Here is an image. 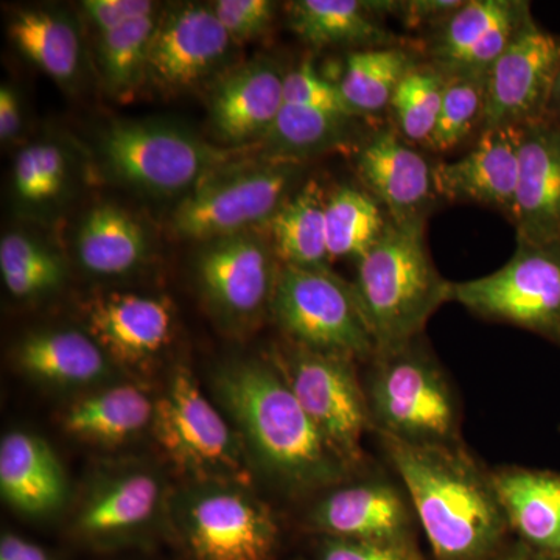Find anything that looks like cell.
I'll use <instances>...</instances> for the list:
<instances>
[{
    "mask_svg": "<svg viewBox=\"0 0 560 560\" xmlns=\"http://www.w3.org/2000/svg\"><path fill=\"white\" fill-rule=\"evenodd\" d=\"M436 560H490L511 530L492 471L463 444L411 445L381 436Z\"/></svg>",
    "mask_w": 560,
    "mask_h": 560,
    "instance_id": "cell-1",
    "label": "cell"
},
{
    "mask_svg": "<svg viewBox=\"0 0 560 560\" xmlns=\"http://www.w3.org/2000/svg\"><path fill=\"white\" fill-rule=\"evenodd\" d=\"M213 383L257 466L280 485L311 490L346 477L348 464L324 440L279 366L237 361Z\"/></svg>",
    "mask_w": 560,
    "mask_h": 560,
    "instance_id": "cell-2",
    "label": "cell"
},
{
    "mask_svg": "<svg viewBox=\"0 0 560 560\" xmlns=\"http://www.w3.org/2000/svg\"><path fill=\"white\" fill-rule=\"evenodd\" d=\"M357 265L353 289L374 338L375 355L418 340L433 313L448 302L451 282L431 259L425 220H389L381 241Z\"/></svg>",
    "mask_w": 560,
    "mask_h": 560,
    "instance_id": "cell-3",
    "label": "cell"
},
{
    "mask_svg": "<svg viewBox=\"0 0 560 560\" xmlns=\"http://www.w3.org/2000/svg\"><path fill=\"white\" fill-rule=\"evenodd\" d=\"M372 429L411 445H459L460 408L422 338L374 357L366 385Z\"/></svg>",
    "mask_w": 560,
    "mask_h": 560,
    "instance_id": "cell-4",
    "label": "cell"
},
{
    "mask_svg": "<svg viewBox=\"0 0 560 560\" xmlns=\"http://www.w3.org/2000/svg\"><path fill=\"white\" fill-rule=\"evenodd\" d=\"M271 311L301 348L353 361L377 352L355 289L329 268L282 265Z\"/></svg>",
    "mask_w": 560,
    "mask_h": 560,
    "instance_id": "cell-5",
    "label": "cell"
},
{
    "mask_svg": "<svg viewBox=\"0 0 560 560\" xmlns=\"http://www.w3.org/2000/svg\"><path fill=\"white\" fill-rule=\"evenodd\" d=\"M98 147L114 178L164 197L194 190L234 156L232 150L154 121H116L103 131Z\"/></svg>",
    "mask_w": 560,
    "mask_h": 560,
    "instance_id": "cell-6",
    "label": "cell"
},
{
    "mask_svg": "<svg viewBox=\"0 0 560 560\" xmlns=\"http://www.w3.org/2000/svg\"><path fill=\"white\" fill-rule=\"evenodd\" d=\"M448 302L560 346V242H517L515 253L500 270L451 282Z\"/></svg>",
    "mask_w": 560,
    "mask_h": 560,
    "instance_id": "cell-7",
    "label": "cell"
},
{
    "mask_svg": "<svg viewBox=\"0 0 560 560\" xmlns=\"http://www.w3.org/2000/svg\"><path fill=\"white\" fill-rule=\"evenodd\" d=\"M151 427L162 451L184 474L201 482L248 485L242 442L190 372L179 368L172 375L154 405Z\"/></svg>",
    "mask_w": 560,
    "mask_h": 560,
    "instance_id": "cell-8",
    "label": "cell"
},
{
    "mask_svg": "<svg viewBox=\"0 0 560 560\" xmlns=\"http://www.w3.org/2000/svg\"><path fill=\"white\" fill-rule=\"evenodd\" d=\"M302 171V162L265 160L243 171L213 173L179 202L173 231L212 242L267 224L291 197Z\"/></svg>",
    "mask_w": 560,
    "mask_h": 560,
    "instance_id": "cell-9",
    "label": "cell"
},
{
    "mask_svg": "<svg viewBox=\"0 0 560 560\" xmlns=\"http://www.w3.org/2000/svg\"><path fill=\"white\" fill-rule=\"evenodd\" d=\"M179 506L180 534L194 560H275L278 523L243 486L206 482Z\"/></svg>",
    "mask_w": 560,
    "mask_h": 560,
    "instance_id": "cell-10",
    "label": "cell"
},
{
    "mask_svg": "<svg viewBox=\"0 0 560 560\" xmlns=\"http://www.w3.org/2000/svg\"><path fill=\"white\" fill-rule=\"evenodd\" d=\"M279 368L327 444L348 467L359 464L372 420L355 361L296 346Z\"/></svg>",
    "mask_w": 560,
    "mask_h": 560,
    "instance_id": "cell-11",
    "label": "cell"
},
{
    "mask_svg": "<svg viewBox=\"0 0 560 560\" xmlns=\"http://www.w3.org/2000/svg\"><path fill=\"white\" fill-rule=\"evenodd\" d=\"M559 70L560 36L530 16L486 73L482 128H522L545 119Z\"/></svg>",
    "mask_w": 560,
    "mask_h": 560,
    "instance_id": "cell-12",
    "label": "cell"
},
{
    "mask_svg": "<svg viewBox=\"0 0 560 560\" xmlns=\"http://www.w3.org/2000/svg\"><path fill=\"white\" fill-rule=\"evenodd\" d=\"M276 257L270 243L249 232L210 242L197 260L206 300L224 318H257L272 302L280 270Z\"/></svg>",
    "mask_w": 560,
    "mask_h": 560,
    "instance_id": "cell-13",
    "label": "cell"
},
{
    "mask_svg": "<svg viewBox=\"0 0 560 560\" xmlns=\"http://www.w3.org/2000/svg\"><path fill=\"white\" fill-rule=\"evenodd\" d=\"M530 16L525 0L463 2L434 27L423 58L447 75L488 73Z\"/></svg>",
    "mask_w": 560,
    "mask_h": 560,
    "instance_id": "cell-14",
    "label": "cell"
},
{
    "mask_svg": "<svg viewBox=\"0 0 560 560\" xmlns=\"http://www.w3.org/2000/svg\"><path fill=\"white\" fill-rule=\"evenodd\" d=\"M231 44L212 7H176L160 16L151 40L147 80L164 91L191 88L219 68Z\"/></svg>",
    "mask_w": 560,
    "mask_h": 560,
    "instance_id": "cell-15",
    "label": "cell"
},
{
    "mask_svg": "<svg viewBox=\"0 0 560 560\" xmlns=\"http://www.w3.org/2000/svg\"><path fill=\"white\" fill-rule=\"evenodd\" d=\"M357 172L389 220L397 224L427 220L436 200L434 165L394 128H381L357 153Z\"/></svg>",
    "mask_w": 560,
    "mask_h": 560,
    "instance_id": "cell-16",
    "label": "cell"
},
{
    "mask_svg": "<svg viewBox=\"0 0 560 560\" xmlns=\"http://www.w3.org/2000/svg\"><path fill=\"white\" fill-rule=\"evenodd\" d=\"M521 145L522 128H482L466 156L434 165L438 197L488 206L512 221L521 172Z\"/></svg>",
    "mask_w": 560,
    "mask_h": 560,
    "instance_id": "cell-17",
    "label": "cell"
},
{
    "mask_svg": "<svg viewBox=\"0 0 560 560\" xmlns=\"http://www.w3.org/2000/svg\"><path fill=\"white\" fill-rule=\"evenodd\" d=\"M311 525L323 537L363 541H416L418 525L408 495L385 480L335 489L312 511Z\"/></svg>",
    "mask_w": 560,
    "mask_h": 560,
    "instance_id": "cell-18",
    "label": "cell"
},
{
    "mask_svg": "<svg viewBox=\"0 0 560 560\" xmlns=\"http://www.w3.org/2000/svg\"><path fill=\"white\" fill-rule=\"evenodd\" d=\"M512 223L517 242H560V124L548 117L522 127Z\"/></svg>",
    "mask_w": 560,
    "mask_h": 560,
    "instance_id": "cell-19",
    "label": "cell"
},
{
    "mask_svg": "<svg viewBox=\"0 0 560 560\" xmlns=\"http://www.w3.org/2000/svg\"><path fill=\"white\" fill-rule=\"evenodd\" d=\"M175 315L165 298L114 293L88 308V329L109 357L127 364L153 359L172 340Z\"/></svg>",
    "mask_w": 560,
    "mask_h": 560,
    "instance_id": "cell-20",
    "label": "cell"
},
{
    "mask_svg": "<svg viewBox=\"0 0 560 560\" xmlns=\"http://www.w3.org/2000/svg\"><path fill=\"white\" fill-rule=\"evenodd\" d=\"M396 7L393 0H298L289 5L290 27L316 49L401 46L385 25Z\"/></svg>",
    "mask_w": 560,
    "mask_h": 560,
    "instance_id": "cell-21",
    "label": "cell"
},
{
    "mask_svg": "<svg viewBox=\"0 0 560 560\" xmlns=\"http://www.w3.org/2000/svg\"><path fill=\"white\" fill-rule=\"evenodd\" d=\"M285 73L276 62L246 65L226 77L210 101V121L226 142L264 139L283 105Z\"/></svg>",
    "mask_w": 560,
    "mask_h": 560,
    "instance_id": "cell-22",
    "label": "cell"
},
{
    "mask_svg": "<svg viewBox=\"0 0 560 560\" xmlns=\"http://www.w3.org/2000/svg\"><path fill=\"white\" fill-rule=\"evenodd\" d=\"M492 481L511 534L533 550L560 556V474L503 467Z\"/></svg>",
    "mask_w": 560,
    "mask_h": 560,
    "instance_id": "cell-23",
    "label": "cell"
},
{
    "mask_svg": "<svg viewBox=\"0 0 560 560\" xmlns=\"http://www.w3.org/2000/svg\"><path fill=\"white\" fill-rule=\"evenodd\" d=\"M161 481L145 470H128L92 492L77 517V530L94 544H120L150 525L160 511Z\"/></svg>",
    "mask_w": 560,
    "mask_h": 560,
    "instance_id": "cell-24",
    "label": "cell"
},
{
    "mask_svg": "<svg viewBox=\"0 0 560 560\" xmlns=\"http://www.w3.org/2000/svg\"><path fill=\"white\" fill-rule=\"evenodd\" d=\"M0 492L22 514L47 515L62 506L66 478L50 445L13 431L0 442Z\"/></svg>",
    "mask_w": 560,
    "mask_h": 560,
    "instance_id": "cell-25",
    "label": "cell"
},
{
    "mask_svg": "<svg viewBox=\"0 0 560 560\" xmlns=\"http://www.w3.org/2000/svg\"><path fill=\"white\" fill-rule=\"evenodd\" d=\"M18 364L36 381L57 386H86L108 377V353L91 335L77 330L28 335L16 352Z\"/></svg>",
    "mask_w": 560,
    "mask_h": 560,
    "instance_id": "cell-26",
    "label": "cell"
},
{
    "mask_svg": "<svg viewBox=\"0 0 560 560\" xmlns=\"http://www.w3.org/2000/svg\"><path fill=\"white\" fill-rule=\"evenodd\" d=\"M147 250L145 231L127 210L102 205L81 221L77 253L84 270L92 275H125L138 267Z\"/></svg>",
    "mask_w": 560,
    "mask_h": 560,
    "instance_id": "cell-27",
    "label": "cell"
},
{
    "mask_svg": "<svg viewBox=\"0 0 560 560\" xmlns=\"http://www.w3.org/2000/svg\"><path fill=\"white\" fill-rule=\"evenodd\" d=\"M154 405L138 386H110L77 401L62 422L65 430L80 440L120 444L151 425Z\"/></svg>",
    "mask_w": 560,
    "mask_h": 560,
    "instance_id": "cell-28",
    "label": "cell"
},
{
    "mask_svg": "<svg viewBox=\"0 0 560 560\" xmlns=\"http://www.w3.org/2000/svg\"><path fill=\"white\" fill-rule=\"evenodd\" d=\"M326 197L316 180L304 184L268 221L276 256L282 265L329 268L326 235Z\"/></svg>",
    "mask_w": 560,
    "mask_h": 560,
    "instance_id": "cell-29",
    "label": "cell"
},
{
    "mask_svg": "<svg viewBox=\"0 0 560 560\" xmlns=\"http://www.w3.org/2000/svg\"><path fill=\"white\" fill-rule=\"evenodd\" d=\"M423 60L405 44L350 50L338 83L346 105L357 117L388 110L401 80Z\"/></svg>",
    "mask_w": 560,
    "mask_h": 560,
    "instance_id": "cell-30",
    "label": "cell"
},
{
    "mask_svg": "<svg viewBox=\"0 0 560 560\" xmlns=\"http://www.w3.org/2000/svg\"><path fill=\"white\" fill-rule=\"evenodd\" d=\"M10 38L40 70L72 83L80 70L81 40L73 22L49 10H25L10 22Z\"/></svg>",
    "mask_w": 560,
    "mask_h": 560,
    "instance_id": "cell-31",
    "label": "cell"
},
{
    "mask_svg": "<svg viewBox=\"0 0 560 560\" xmlns=\"http://www.w3.org/2000/svg\"><path fill=\"white\" fill-rule=\"evenodd\" d=\"M355 116L319 106L283 103L265 136L268 160L301 162L302 158L342 145L349 139Z\"/></svg>",
    "mask_w": 560,
    "mask_h": 560,
    "instance_id": "cell-32",
    "label": "cell"
},
{
    "mask_svg": "<svg viewBox=\"0 0 560 560\" xmlns=\"http://www.w3.org/2000/svg\"><path fill=\"white\" fill-rule=\"evenodd\" d=\"M326 235L330 259L359 261L389 224L381 202L364 189L341 186L326 197Z\"/></svg>",
    "mask_w": 560,
    "mask_h": 560,
    "instance_id": "cell-33",
    "label": "cell"
},
{
    "mask_svg": "<svg viewBox=\"0 0 560 560\" xmlns=\"http://www.w3.org/2000/svg\"><path fill=\"white\" fill-rule=\"evenodd\" d=\"M445 80L447 75L425 60L401 80L388 109L396 125L393 128L401 138L429 147L440 117Z\"/></svg>",
    "mask_w": 560,
    "mask_h": 560,
    "instance_id": "cell-34",
    "label": "cell"
},
{
    "mask_svg": "<svg viewBox=\"0 0 560 560\" xmlns=\"http://www.w3.org/2000/svg\"><path fill=\"white\" fill-rule=\"evenodd\" d=\"M160 16L130 22L124 27L102 33L98 39V66L106 90L130 94L147 79L151 40Z\"/></svg>",
    "mask_w": 560,
    "mask_h": 560,
    "instance_id": "cell-35",
    "label": "cell"
},
{
    "mask_svg": "<svg viewBox=\"0 0 560 560\" xmlns=\"http://www.w3.org/2000/svg\"><path fill=\"white\" fill-rule=\"evenodd\" d=\"M447 75V73H445ZM486 114V73H452L445 80L436 128L429 149L455 150L471 132L482 128Z\"/></svg>",
    "mask_w": 560,
    "mask_h": 560,
    "instance_id": "cell-36",
    "label": "cell"
},
{
    "mask_svg": "<svg viewBox=\"0 0 560 560\" xmlns=\"http://www.w3.org/2000/svg\"><path fill=\"white\" fill-rule=\"evenodd\" d=\"M0 272L14 298L38 296L60 285L61 260L24 234H7L0 242Z\"/></svg>",
    "mask_w": 560,
    "mask_h": 560,
    "instance_id": "cell-37",
    "label": "cell"
},
{
    "mask_svg": "<svg viewBox=\"0 0 560 560\" xmlns=\"http://www.w3.org/2000/svg\"><path fill=\"white\" fill-rule=\"evenodd\" d=\"M65 179V154L51 143L27 147L14 161L13 184L21 200L49 201L60 195Z\"/></svg>",
    "mask_w": 560,
    "mask_h": 560,
    "instance_id": "cell-38",
    "label": "cell"
},
{
    "mask_svg": "<svg viewBox=\"0 0 560 560\" xmlns=\"http://www.w3.org/2000/svg\"><path fill=\"white\" fill-rule=\"evenodd\" d=\"M283 103L319 106L355 116L342 98L338 84L330 83L316 72L311 61L301 62L285 73ZM357 117V116H355Z\"/></svg>",
    "mask_w": 560,
    "mask_h": 560,
    "instance_id": "cell-39",
    "label": "cell"
},
{
    "mask_svg": "<svg viewBox=\"0 0 560 560\" xmlns=\"http://www.w3.org/2000/svg\"><path fill=\"white\" fill-rule=\"evenodd\" d=\"M210 7L235 43L259 38L276 16V2L270 0H219Z\"/></svg>",
    "mask_w": 560,
    "mask_h": 560,
    "instance_id": "cell-40",
    "label": "cell"
},
{
    "mask_svg": "<svg viewBox=\"0 0 560 560\" xmlns=\"http://www.w3.org/2000/svg\"><path fill=\"white\" fill-rule=\"evenodd\" d=\"M316 560H425L416 541H363L323 537Z\"/></svg>",
    "mask_w": 560,
    "mask_h": 560,
    "instance_id": "cell-41",
    "label": "cell"
},
{
    "mask_svg": "<svg viewBox=\"0 0 560 560\" xmlns=\"http://www.w3.org/2000/svg\"><path fill=\"white\" fill-rule=\"evenodd\" d=\"M83 10L102 35L130 22L156 16L158 5L150 0H86Z\"/></svg>",
    "mask_w": 560,
    "mask_h": 560,
    "instance_id": "cell-42",
    "label": "cell"
},
{
    "mask_svg": "<svg viewBox=\"0 0 560 560\" xmlns=\"http://www.w3.org/2000/svg\"><path fill=\"white\" fill-rule=\"evenodd\" d=\"M463 5L460 0H401L397 2L394 16L404 22L410 31L425 27V25H440Z\"/></svg>",
    "mask_w": 560,
    "mask_h": 560,
    "instance_id": "cell-43",
    "label": "cell"
},
{
    "mask_svg": "<svg viewBox=\"0 0 560 560\" xmlns=\"http://www.w3.org/2000/svg\"><path fill=\"white\" fill-rule=\"evenodd\" d=\"M0 560H55L49 551L35 541L16 534H3L0 539Z\"/></svg>",
    "mask_w": 560,
    "mask_h": 560,
    "instance_id": "cell-44",
    "label": "cell"
},
{
    "mask_svg": "<svg viewBox=\"0 0 560 560\" xmlns=\"http://www.w3.org/2000/svg\"><path fill=\"white\" fill-rule=\"evenodd\" d=\"M21 124V105L16 92L3 84L0 88V139L2 142L16 138Z\"/></svg>",
    "mask_w": 560,
    "mask_h": 560,
    "instance_id": "cell-45",
    "label": "cell"
},
{
    "mask_svg": "<svg viewBox=\"0 0 560 560\" xmlns=\"http://www.w3.org/2000/svg\"><path fill=\"white\" fill-rule=\"evenodd\" d=\"M490 560H560V556L536 551L521 544V541H515V544L506 545Z\"/></svg>",
    "mask_w": 560,
    "mask_h": 560,
    "instance_id": "cell-46",
    "label": "cell"
},
{
    "mask_svg": "<svg viewBox=\"0 0 560 560\" xmlns=\"http://www.w3.org/2000/svg\"><path fill=\"white\" fill-rule=\"evenodd\" d=\"M548 119L558 121L560 124V70L556 77L555 88H552L550 105L547 110Z\"/></svg>",
    "mask_w": 560,
    "mask_h": 560,
    "instance_id": "cell-47",
    "label": "cell"
}]
</instances>
